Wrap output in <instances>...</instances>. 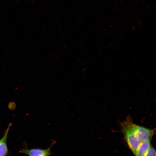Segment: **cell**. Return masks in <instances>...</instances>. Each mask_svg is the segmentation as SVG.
I'll return each instance as SVG.
<instances>
[{
    "mask_svg": "<svg viewBox=\"0 0 156 156\" xmlns=\"http://www.w3.org/2000/svg\"><path fill=\"white\" fill-rule=\"evenodd\" d=\"M131 118L128 117L121 124V130L124 139L129 148L134 155L141 142L136 137L131 127L132 122Z\"/></svg>",
    "mask_w": 156,
    "mask_h": 156,
    "instance_id": "6da1fadb",
    "label": "cell"
},
{
    "mask_svg": "<svg viewBox=\"0 0 156 156\" xmlns=\"http://www.w3.org/2000/svg\"><path fill=\"white\" fill-rule=\"evenodd\" d=\"M131 125L134 133L141 142L151 141L155 134L154 130L138 125L133 123L132 122Z\"/></svg>",
    "mask_w": 156,
    "mask_h": 156,
    "instance_id": "7a4b0ae2",
    "label": "cell"
},
{
    "mask_svg": "<svg viewBox=\"0 0 156 156\" xmlns=\"http://www.w3.org/2000/svg\"><path fill=\"white\" fill-rule=\"evenodd\" d=\"M55 143L54 141L52 142L50 146L45 149L40 148L28 149L27 148L22 149L20 152L24 153L28 156H50L51 154V146Z\"/></svg>",
    "mask_w": 156,
    "mask_h": 156,
    "instance_id": "3957f363",
    "label": "cell"
},
{
    "mask_svg": "<svg viewBox=\"0 0 156 156\" xmlns=\"http://www.w3.org/2000/svg\"><path fill=\"white\" fill-rule=\"evenodd\" d=\"M12 125L10 123L6 129L2 138L0 140V156H7L8 154V149L7 145V136L10 128Z\"/></svg>",
    "mask_w": 156,
    "mask_h": 156,
    "instance_id": "277c9868",
    "label": "cell"
},
{
    "mask_svg": "<svg viewBox=\"0 0 156 156\" xmlns=\"http://www.w3.org/2000/svg\"><path fill=\"white\" fill-rule=\"evenodd\" d=\"M151 141L141 142L136 152L135 156H144L151 146Z\"/></svg>",
    "mask_w": 156,
    "mask_h": 156,
    "instance_id": "5b68a950",
    "label": "cell"
},
{
    "mask_svg": "<svg viewBox=\"0 0 156 156\" xmlns=\"http://www.w3.org/2000/svg\"><path fill=\"white\" fill-rule=\"evenodd\" d=\"M144 156H156V152L155 148L151 146Z\"/></svg>",
    "mask_w": 156,
    "mask_h": 156,
    "instance_id": "8992f818",
    "label": "cell"
}]
</instances>
